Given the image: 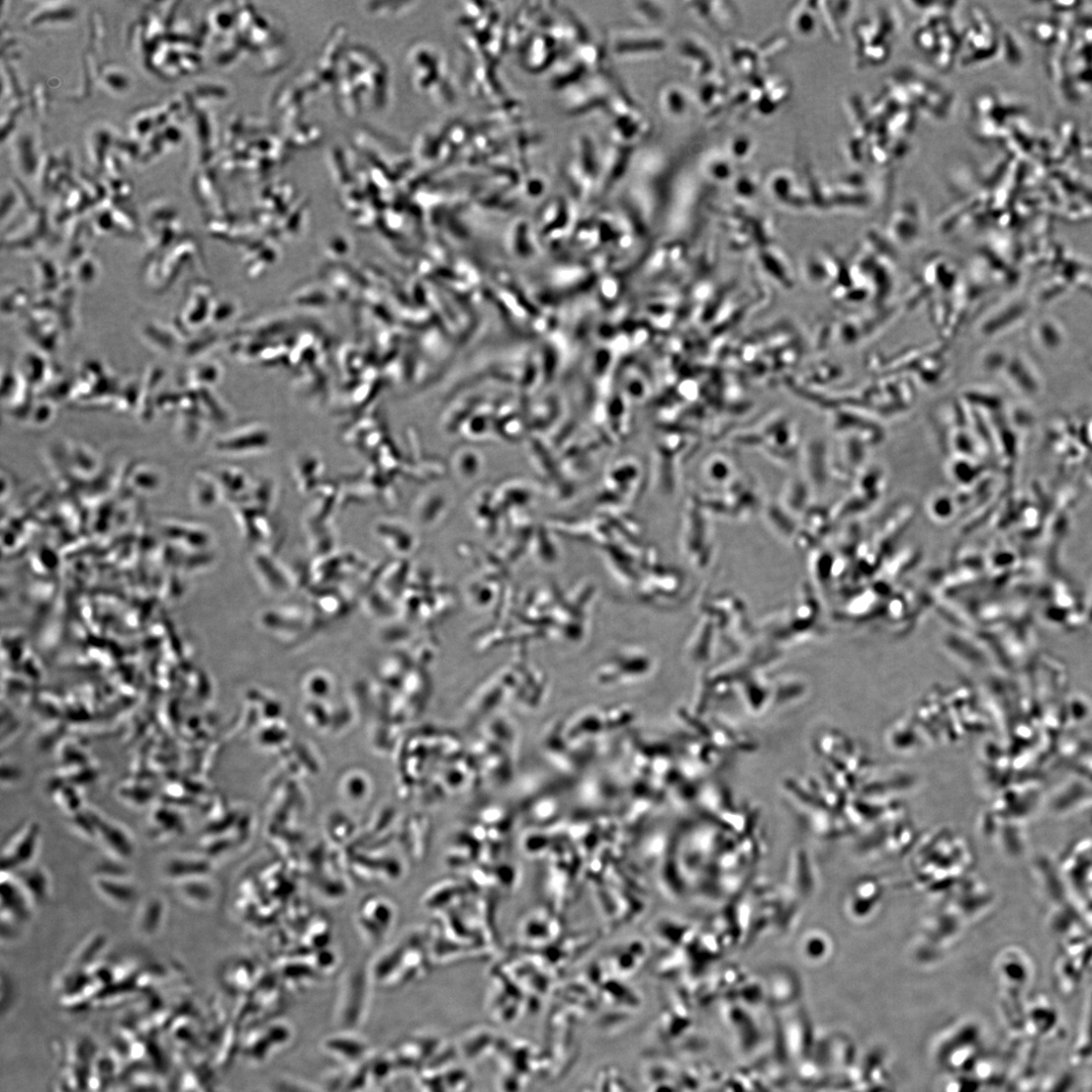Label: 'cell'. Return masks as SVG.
Returning a JSON list of instances; mask_svg holds the SVG:
<instances>
[{
  "mask_svg": "<svg viewBox=\"0 0 1092 1092\" xmlns=\"http://www.w3.org/2000/svg\"><path fill=\"white\" fill-rule=\"evenodd\" d=\"M36 902L12 873L3 872L2 921L24 924L32 918Z\"/></svg>",
  "mask_w": 1092,
  "mask_h": 1092,
  "instance_id": "3957f363",
  "label": "cell"
},
{
  "mask_svg": "<svg viewBox=\"0 0 1092 1092\" xmlns=\"http://www.w3.org/2000/svg\"><path fill=\"white\" fill-rule=\"evenodd\" d=\"M97 842L113 858L125 860L135 853V840L133 835L118 825H106L98 827Z\"/></svg>",
  "mask_w": 1092,
  "mask_h": 1092,
  "instance_id": "5b68a950",
  "label": "cell"
},
{
  "mask_svg": "<svg viewBox=\"0 0 1092 1092\" xmlns=\"http://www.w3.org/2000/svg\"><path fill=\"white\" fill-rule=\"evenodd\" d=\"M108 938L104 934H96L84 941L72 956V963H91L98 959V956L107 945Z\"/></svg>",
  "mask_w": 1092,
  "mask_h": 1092,
  "instance_id": "52a82bcc",
  "label": "cell"
},
{
  "mask_svg": "<svg viewBox=\"0 0 1092 1092\" xmlns=\"http://www.w3.org/2000/svg\"><path fill=\"white\" fill-rule=\"evenodd\" d=\"M167 916V904L163 897L150 895L136 908L134 929L136 935L143 939H151L159 935L165 925Z\"/></svg>",
  "mask_w": 1092,
  "mask_h": 1092,
  "instance_id": "277c9868",
  "label": "cell"
},
{
  "mask_svg": "<svg viewBox=\"0 0 1092 1092\" xmlns=\"http://www.w3.org/2000/svg\"><path fill=\"white\" fill-rule=\"evenodd\" d=\"M40 849L41 834L37 825H28L13 834L3 848V872L15 873L31 866L35 864Z\"/></svg>",
  "mask_w": 1092,
  "mask_h": 1092,
  "instance_id": "6da1fadb",
  "label": "cell"
},
{
  "mask_svg": "<svg viewBox=\"0 0 1092 1092\" xmlns=\"http://www.w3.org/2000/svg\"><path fill=\"white\" fill-rule=\"evenodd\" d=\"M97 893L108 903L126 908L138 898V888L119 866L102 867L93 879Z\"/></svg>",
  "mask_w": 1092,
  "mask_h": 1092,
  "instance_id": "7a4b0ae2",
  "label": "cell"
},
{
  "mask_svg": "<svg viewBox=\"0 0 1092 1092\" xmlns=\"http://www.w3.org/2000/svg\"><path fill=\"white\" fill-rule=\"evenodd\" d=\"M12 874L20 881L36 904L49 899L52 892V881L48 871L45 868L34 864Z\"/></svg>",
  "mask_w": 1092,
  "mask_h": 1092,
  "instance_id": "8992f818",
  "label": "cell"
}]
</instances>
